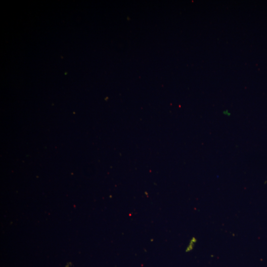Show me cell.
Wrapping results in <instances>:
<instances>
[{
    "label": "cell",
    "mask_w": 267,
    "mask_h": 267,
    "mask_svg": "<svg viewBox=\"0 0 267 267\" xmlns=\"http://www.w3.org/2000/svg\"><path fill=\"white\" fill-rule=\"evenodd\" d=\"M197 241L195 237H193L189 242V243L186 248V252L190 251L193 249L196 242Z\"/></svg>",
    "instance_id": "obj_1"
},
{
    "label": "cell",
    "mask_w": 267,
    "mask_h": 267,
    "mask_svg": "<svg viewBox=\"0 0 267 267\" xmlns=\"http://www.w3.org/2000/svg\"><path fill=\"white\" fill-rule=\"evenodd\" d=\"M72 266V264L71 262H68L65 267H71Z\"/></svg>",
    "instance_id": "obj_2"
},
{
    "label": "cell",
    "mask_w": 267,
    "mask_h": 267,
    "mask_svg": "<svg viewBox=\"0 0 267 267\" xmlns=\"http://www.w3.org/2000/svg\"><path fill=\"white\" fill-rule=\"evenodd\" d=\"M223 114H227L228 115L229 114V113L227 111V110H225L223 112Z\"/></svg>",
    "instance_id": "obj_3"
}]
</instances>
